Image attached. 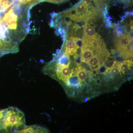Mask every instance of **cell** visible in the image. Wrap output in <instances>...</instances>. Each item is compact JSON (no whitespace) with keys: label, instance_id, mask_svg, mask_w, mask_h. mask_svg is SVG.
I'll list each match as a JSON object with an SVG mask.
<instances>
[{"label":"cell","instance_id":"cell-1","mask_svg":"<svg viewBox=\"0 0 133 133\" xmlns=\"http://www.w3.org/2000/svg\"><path fill=\"white\" fill-rule=\"evenodd\" d=\"M25 114L14 107L5 109L0 123V133H19L26 127Z\"/></svg>","mask_w":133,"mask_h":133},{"label":"cell","instance_id":"cell-2","mask_svg":"<svg viewBox=\"0 0 133 133\" xmlns=\"http://www.w3.org/2000/svg\"><path fill=\"white\" fill-rule=\"evenodd\" d=\"M132 37L127 33L119 35L115 39V44L117 51L121 52L129 50V47L132 44Z\"/></svg>","mask_w":133,"mask_h":133},{"label":"cell","instance_id":"cell-3","mask_svg":"<svg viewBox=\"0 0 133 133\" xmlns=\"http://www.w3.org/2000/svg\"><path fill=\"white\" fill-rule=\"evenodd\" d=\"M99 35L96 32L93 26L86 25L84 27V34L82 41V45L89 46L90 43L96 40Z\"/></svg>","mask_w":133,"mask_h":133},{"label":"cell","instance_id":"cell-4","mask_svg":"<svg viewBox=\"0 0 133 133\" xmlns=\"http://www.w3.org/2000/svg\"><path fill=\"white\" fill-rule=\"evenodd\" d=\"M48 129L37 125H31L26 127L19 133H49Z\"/></svg>","mask_w":133,"mask_h":133},{"label":"cell","instance_id":"cell-5","mask_svg":"<svg viewBox=\"0 0 133 133\" xmlns=\"http://www.w3.org/2000/svg\"><path fill=\"white\" fill-rule=\"evenodd\" d=\"M94 50L90 46H81V60L87 63L94 55Z\"/></svg>","mask_w":133,"mask_h":133},{"label":"cell","instance_id":"cell-6","mask_svg":"<svg viewBox=\"0 0 133 133\" xmlns=\"http://www.w3.org/2000/svg\"><path fill=\"white\" fill-rule=\"evenodd\" d=\"M88 65L92 70H97L99 67L101 65L100 58L97 53L93 55L87 62Z\"/></svg>","mask_w":133,"mask_h":133},{"label":"cell","instance_id":"cell-7","mask_svg":"<svg viewBox=\"0 0 133 133\" xmlns=\"http://www.w3.org/2000/svg\"><path fill=\"white\" fill-rule=\"evenodd\" d=\"M76 69V74L79 82L84 83L88 77L87 71L86 69L82 67L80 65H78Z\"/></svg>","mask_w":133,"mask_h":133},{"label":"cell","instance_id":"cell-8","mask_svg":"<svg viewBox=\"0 0 133 133\" xmlns=\"http://www.w3.org/2000/svg\"><path fill=\"white\" fill-rule=\"evenodd\" d=\"M133 62L131 60H126L122 62H118V66L121 73L125 74L132 66Z\"/></svg>","mask_w":133,"mask_h":133},{"label":"cell","instance_id":"cell-9","mask_svg":"<svg viewBox=\"0 0 133 133\" xmlns=\"http://www.w3.org/2000/svg\"><path fill=\"white\" fill-rule=\"evenodd\" d=\"M5 111V109H0V123L4 115Z\"/></svg>","mask_w":133,"mask_h":133}]
</instances>
